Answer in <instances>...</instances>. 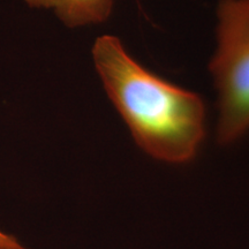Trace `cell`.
<instances>
[{
  "mask_svg": "<svg viewBox=\"0 0 249 249\" xmlns=\"http://www.w3.org/2000/svg\"><path fill=\"white\" fill-rule=\"evenodd\" d=\"M92 55L108 97L139 147L167 163L193 160L205 134V107L200 96L143 68L117 37H99Z\"/></svg>",
  "mask_w": 249,
  "mask_h": 249,
  "instance_id": "6da1fadb",
  "label": "cell"
},
{
  "mask_svg": "<svg viewBox=\"0 0 249 249\" xmlns=\"http://www.w3.org/2000/svg\"><path fill=\"white\" fill-rule=\"evenodd\" d=\"M217 15L210 71L219 93L218 141L229 144L249 130V0H220Z\"/></svg>",
  "mask_w": 249,
  "mask_h": 249,
  "instance_id": "7a4b0ae2",
  "label": "cell"
},
{
  "mask_svg": "<svg viewBox=\"0 0 249 249\" xmlns=\"http://www.w3.org/2000/svg\"><path fill=\"white\" fill-rule=\"evenodd\" d=\"M33 7L53 9L67 26L77 27L107 20L113 0H26Z\"/></svg>",
  "mask_w": 249,
  "mask_h": 249,
  "instance_id": "3957f363",
  "label": "cell"
},
{
  "mask_svg": "<svg viewBox=\"0 0 249 249\" xmlns=\"http://www.w3.org/2000/svg\"><path fill=\"white\" fill-rule=\"evenodd\" d=\"M0 249H27L22 245L18 244V241L14 236L6 234L0 231Z\"/></svg>",
  "mask_w": 249,
  "mask_h": 249,
  "instance_id": "277c9868",
  "label": "cell"
}]
</instances>
